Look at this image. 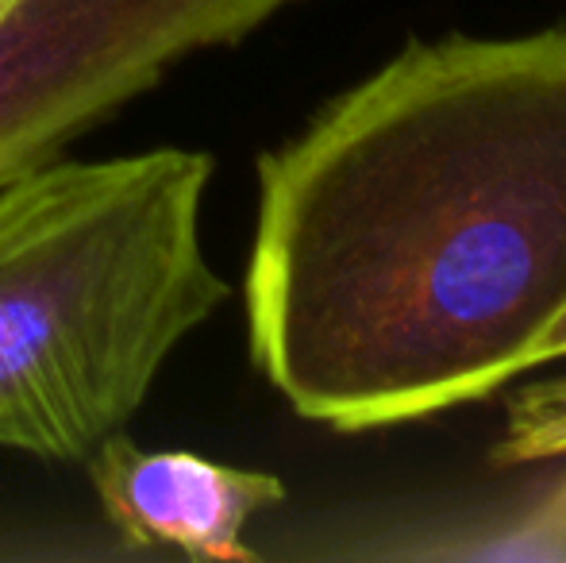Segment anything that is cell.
Here are the masks:
<instances>
[{
    "instance_id": "cell-2",
    "label": "cell",
    "mask_w": 566,
    "mask_h": 563,
    "mask_svg": "<svg viewBox=\"0 0 566 563\" xmlns=\"http://www.w3.org/2000/svg\"><path fill=\"white\" fill-rule=\"evenodd\" d=\"M212 155L54 158L0 189V448L85 463L231 298L201 236Z\"/></svg>"
},
{
    "instance_id": "cell-5",
    "label": "cell",
    "mask_w": 566,
    "mask_h": 563,
    "mask_svg": "<svg viewBox=\"0 0 566 563\" xmlns=\"http://www.w3.org/2000/svg\"><path fill=\"white\" fill-rule=\"evenodd\" d=\"M490 459L497 467L563 463L566 459V375L536 378L509 394L505 428Z\"/></svg>"
},
{
    "instance_id": "cell-3",
    "label": "cell",
    "mask_w": 566,
    "mask_h": 563,
    "mask_svg": "<svg viewBox=\"0 0 566 563\" xmlns=\"http://www.w3.org/2000/svg\"><path fill=\"white\" fill-rule=\"evenodd\" d=\"M305 0H4L0 189L62 158L178 62L235 46Z\"/></svg>"
},
{
    "instance_id": "cell-4",
    "label": "cell",
    "mask_w": 566,
    "mask_h": 563,
    "mask_svg": "<svg viewBox=\"0 0 566 563\" xmlns=\"http://www.w3.org/2000/svg\"><path fill=\"white\" fill-rule=\"evenodd\" d=\"M85 475L108 525L132 549H170L189 560L254 563L243 533L285 502V482L254 467L178 448H139L113 432L85 456Z\"/></svg>"
},
{
    "instance_id": "cell-7",
    "label": "cell",
    "mask_w": 566,
    "mask_h": 563,
    "mask_svg": "<svg viewBox=\"0 0 566 563\" xmlns=\"http://www.w3.org/2000/svg\"><path fill=\"white\" fill-rule=\"evenodd\" d=\"M0 4H4V0H0Z\"/></svg>"
},
{
    "instance_id": "cell-1",
    "label": "cell",
    "mask_w": 566,
    "mask_h": 563,
    "mask_svg": "<svg viewBox=\"0 0 566 563\" xmlns=\"http://www.w3.org/2000/svg\"><path fill=\"white\" fill-rule=\"evenodd\" d=\"M247 347L370 432L528 378L566 313V28L412 39L254 163Z\"/></svg>"
},
{
    "instance_id": "cell-6",
    "label": "cell",
    "mask_w": 566,
    "mask_h": 563,
    "mask_svg": "<svg viewBox=\"0 0 566 563\" xmlns=\"http://www.w3.org/2000/svg\"><path fill=\"white\" fill-rule=\"evenodd\" d=\"M566 359V313L555 321V329L544 336V344H539V352H536V371L539 367H547V363H559Z\"/></svg>"
}]
</instances>
